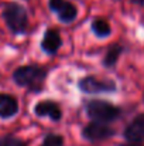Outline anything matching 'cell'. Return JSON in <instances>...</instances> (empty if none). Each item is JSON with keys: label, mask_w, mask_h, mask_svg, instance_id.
<instances>
[{"label": "cell", "mask_w": 144, "mask_h": 146, "mask_svg": "<svg viewBox=\"0 0 144 146\" xmlns=\"http://www.w3.org/2000/svg\"><path fill=\"white\" fill-rule=\"evenodd\" d=\"M47 71L38 65H23L13 72V81L31 91H40L43 88Z\"/></svg>", "instance_id": "6da1fadb"}, {"label": "cell", "mask_w": 144, "mask_h": 146, "mask_svg": "<svg viewBox=\"0 0 144 146\" xmlns=\"http://www.w3.org/2000/svg\"><path fill=\"white\" fill-rule=\"evenodd\" d=\"M3 20L13 34H24L28 27L27 10L18 3H7L3 9Z\"/></svg>", "instance_id": "7a4b0ae2"}, {"label": "cell", "mask_w": 144, "mask_h": 146, "mask_svg": "<svg viewBox=\"0 0 144 146\" xmlns=\"http://www.w3.org/2000/svg\"><path fill=\"white\" fill-rule=\"evenodd\" d=\"M86 113L95 122L106 123V122L117 119L120 115V109L116 108L114 105H112L110 102L95 99V101H89L86 104Z\"/></svg>", "instance_id": "3957f363"}, {"label": "cell", "mask_w": 144, "mask_h": 146, "mask_svg": "<svg viewBox=\"0 0 144 146\" xmlns=\"http://www.w3.org/2000/svg\"><path fill=\"white\" fill-rule=\"evenodd\" d=\"M79 88L86 94H100V92H113L116 84L110 80H99L96 77H85L79 81Z\"/></svg>", "instance_id": "277c9868"}, {"label": "cell", "mask_w": 144, "mask_h": 146, "mask_svg": "<svg viewBox=\"0 0 144 146\" xmlns=\"http://www.w3.org/2000/svg\"><path fill=\"white\" fill-rule=\"evenodd\" d=\"M48 6H49V10L55 13L57 17L62 23H72L76 19V14H78L76 7L66 0H49Z\"/></svg>", "instance_id": "5b68a950"}, {"label": "cell", "mask_w": 144, "mask_h": 146, "mask_svg": "<svg viewBox=\"0 0 144 146\" xmlns=\"http://www.w3.org/2000/svg\"><path fill=\"white\" fill-rule=\"evenodd\" d=\"M82 135H84L85 139L96 142V141H105V139L113 136L114 135V131L110 126H107L106 123L92 122V123H89V125H86L84 128Z\"/></svg>", "instance_id": "8992f818"}, {"label": "cell", "mask_w": 144, "mask_h": 146, "mask_svg": "<svg viewBox=\"0 0 144 146\" xmlns=\"http://www.w3.org/2000/svg\"><path fill=\"white\" fill-rule=\"evenodd\" d=\"M124 138L132 143L144 141V113L139 115L129 123L124 131Z\"/></svg>", "instance_id": "52a82bcc"}, {"label": "cell", "mask_w": 144, "mask_h": 146, "mask_svg": "<svg viewBox=\"0 0 144 146\" xmlns=\"http://www.w3.org/2000/svg\"><path fill=\"white\" fill-rule=\"evenodd\" d=\"M34 113L37 116H41V118L48 116L52 121H59L61 116H62L61 108L58 106L57 102H52V101H40V102H37V105L34 106Z\"/></svg>", "instance_id": "ba28073f"}, {"label": "cell", "mask_w": 144, "mask_h": 146, "mask_svg": "<svg viewBox=\"0 0 144 146\" xmlns=\"http://www.w3.org/2000/svg\"><path fill=\"white\" fill-rule=\"evenodd\" d=\"M18 112V102L17 99L10 95L0 92V118L1 119H10Z\"/></svg>", "instance_id": "9c48e42d"}, {"label": "cell", "mask_w": 144, "mask_h": 146, "mask_svg": "<svg viewBox=\"0 0 144 146\" xmlns=\"http://www.w3.org/2000/svg\"><path fill=\"white\" fill-rule=\"evenodd\" d=\"M61 44H62V40H61V36H59L58 30L49 29L44 33V37H43V41H41V48H43L44 52L52 55L58 51Z\"/></svg>", "instance_id": "30bf717a"}, {"label": "cell", "mask_w": 144, "mask_h": 146, "mask_svg": "<svg viewBox=\"0 0 144 146\" xmlns=\"http://www.w3.org/2000/svg\"><path fill=\"white\" fill-rule=\"evenodd\" d=\"M92 31L95 33L97 37L105 38V37H107L112 33V29H110V26H109V23L106 20L96 19V20H93V23H92Z\"/></svg>", "instance_id": "8fae6325"}, {"label": "cell", "mask_w": 144, "mask_h": 146, "mask_svg": "<svg viewBox=\"0 0 144 146\" xmlns=\"http://www.w3.org/2000/svg\"><path fill=\"white\" fill-rule=\"evenodd\" d=\"M122 51H123V48H122L120 46H117V44L109 47V48H107V52H106V55H105V60H103L105 65H106V67H112V65H114V64L117 62L119 55L122 54Z\"/></svg>", "instance_id": "7c38bea8"}, {"label": "cell", "mask_w": 144, "mask_h": 146, "mask_svg": "<svg viewBox=\"0 0 144 146\" xmlns=\"http://www.w3.org/2000/svg\"><path fill=\"white\" fill-rule=\"evenodd\" d=\"M0 146H27V143L20 138H16L13 135H6L0 138Z\"/></svg>", "instance_id": "4fadbf2b"}, {"label": "cell", "mask_w": 144, "mask_h": 146, "mask_svg": "<svg viewBox=\"0 0 144 146\" xmlns=\"http://www.w3.org/2000/svg\"><path fill=\"white\" fill-rule=\"evenodd\" d=\"M41 146H64V139H62V136H59V135L51 133V135H47V136L44 138Z\"/></svg>", "instance_id": "5bb4252c"}, {"label": "cell", "mask_w": 144, "mask_h": 146, "mask_svg": "<svg viewBox=\"0 0 144 146\" xmlns=\"http://www.w3.org/2000/svg\"><path fill=\"white\" fill-rule=\"evenodd\" d=\"M134 4H144V0H132Z\"/></svg>", "instance_id": "9a60e30c"}, {"label": "cell", "mask_w": 144, "mask_h": 146, "mask_svg": "<svg viewBox=\"0 0 144 146\" xmlns=\"http://www.w3.org/2000/svg\"><path fill=\"white\" fill-rule=\"evenodd\" d=\"M124 146H141V145H136V143H130V145H124Z\"/></svg>", "instance_id": "2e32d148"}]
</instances>
